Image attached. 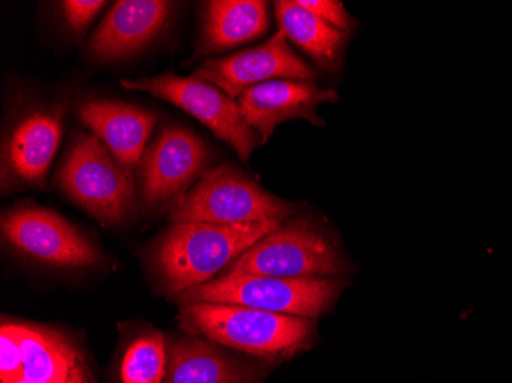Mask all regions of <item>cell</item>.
<instances>
[{"mask_svg":"<svg viewBox=\"0 0 512 383\" xmlns=\"http://www.w3.org/2000/svg\"><path fill=\"white\" fill-rule=\"evenodd\" d=\"M80 118L126 171L134 175L142 163L157 117L125 103L89 102L80 109Z\"/></svg>","mask_w":512,"mask_h":383,"instance_id":"cell-13","label":"cell"},{"mask_svg":"<svg viewBox=\"0 0 512 383\" xmlns=\"http://www.w3.org/2000/svg\"><path fill=\"white\" fill-rule=\"evenodd\" d=\"M171 4L165 0H120L89 40L92 56L122 59L142 50L168 22Z\"/></svg>","mask_w":512,"mask_h":383,"instance_id":"cell-12","label":"cell"},{"mask_svg":"<svg viewBox=\"0 0 512 383\" xmlns=\"http://www.w3.org/2000/svg\"><path fill=\"white\" fill-rule=\"evenodd\" d=\"M23 377V351L10 324L0 328V383H13Z\"/></svg>","mask_w":512,"mask_h":383,"instance_id":"cell-20","label":"cell"},{"mask_svg":"<svg viewBox=\"0 0 512 383\" xmlns=\"http://www.w3.org/2000/svg\"><path fill=\"white\" fill-rule=\"evenodd\" d=\"M68 380V379H66ZM13 383H60V382H34V380L25 379V377H20V379L14 380ZM65 383V382H63Z\"/></svg>","mask_w":512,"mask_h":383,"instance_id":"cell-24","label":"cell"},{"mask_svg":"<svg viewBox=\"0 0 512 383\" xmlns=\"http://www.w3.org/2000/svg\"><path fill=\"white\" fill-rule=\"evenodd\" d=\"M62 137L60 115L36 112L25 118L11 135V167L22 180L42 183L53 163Z\"/></svg>","mask_w":512,"mask_h":383,"instance_id":"cell-17","label":"cell"},{"mask_svg":"<svg viewBox=\"0 0 512 383\" xmlns=\"http://www.w3.org/2000/svg\"><path fill=\"white\" fill-rule=\"evenodd\" d=\"M344 272L338 247L321 227L299 217L264 236L224 272L227 276L332 278Z\"/></svg>","mask_w":512,"mask_h":383,"instance_id":"cell-5","label":"cell"},{"mask_svg":"<svg viewBox=\"0 0 512 383\" xmlns=\"http://www.w3.org/2000/svg\"><path fill=\"white\" fill-rule=\"evenodd\" d=\"M122 86L168 100L172 105L194 115L218 138L232 146L244 163L249 161L256 146L260 145V138L247 125L238 102L211 83L192 77L163 74L142 79H125L122 80Z\"/></svg>","mask_w":512,"mask_h":383,"instance_id":"cell-7","label":"cell"},{"mask_svg":"<svg viewBox=\"0 0 512 383\" xmlns=\"http://www.w3.org/2000/svg\"><path fill=\"white\" fill-rule=\"evenodd\" d=\"M279 28L302 51L324 68L338 63L347 34L302 8L298 2L281 0L275 4Z\"/></svg>","mask_w":512,"mask_h":383,"instance_id":"cell-18","label":"cell"},{"mask_svg":"<svg viewBox=\"0 0 512 383\" xmlns=\"http://www.w3.org/2000/svg\"><path fill=\"white\" fill-rule=\"evenodd\" d=\"M59 183L74 203L105 223H120L135 203L134 175L92 135H77Z\"/></svg>","mask_w":512,"mask_h":383,"instance_id":"cell-6","label":"cell"},{"mask_svg":"<svg viewBox=\"0 0 512 383\" xmlns=\"http://www.w3.org/2000/svg\"><path fill=\"white\" fill-rule=\"evenodd\" d=\"M302 8L318 16L319 19L329 23L336 30L348 31L353 22L350 14L345 11L344 5L338 0H296Z\"/></svg>","mask_w":512,"mask_h":383,"instance_id":"cell-21","label":"cell"},{"mask_svg":"<svg viewBox=\"0 0 512 383\" xmlns=\"http://www.w3.org/2000/svg\"><path fill=\"white\" fill-rule=\"evenodd\" d=\"M333 278H276V276H221L175 296L181 304L241 305L278 315L315 319L329 310L341 293Z\"/></svg>","mask_w":512,"mask_h":383,"instance_id":"cell-3","label":"cell"},{"mask_svg":"<svg viewBox=\"0 0 512 383\" xmlns=\"http://www.w3.org/2000/svg\"><path fill=\"white\" fill-rule=\"evenodd\" d=\"M207 161L209 151L194 132L184 128L163 129L140 163V192L146 206H165L180 200L204 171Z\"/></svg>","mask_w":512,"mask_h":383,"instance_id":"cell-9","label":"cell"},{"mask_svg":"<svg viewBox=\"0 0 512 383\" xmlns=\"http://www.w3.org/2000/svg\"><path fill=\"white\" fill-rule=\"evenodd\" d=\"M264 373L203 339H181L168 351L163 383H260Z\"/></svg>","mask_w":512,"mask_h":383,"instance_id":"cell-14","label":"cell"},{"mask_svg":"<svg viewBox=\"0 0 512 383\" xmlns=\"http://www.w3.org/2000/svg\"><path fill=\"white\" fill-rule=\"evenodd\" d=\"M336 100V91L318 88L312 82L272 80L244 91L238 97V105L247 125L260 134L261 143H267L276 126L293 118L324 125L316 115V108Z\"/></svg>","mask_w":512,"mask_h":383,"instance_id":"cell-11","label":"cell"},{"mask_svg":"<svg viewBox=\"0 0 512 383\" xmlns=\"http://www.w3.org/2000/svg\"><path fill=\"white\" fill-rule=\"evenodd\" d=\"M279 226V221L238 226L172 224L155 249V269L166 290L178 296L211 281L224 267L230 266V262Z\"/></svg>","mask_w":512,"mask_h":383,"instance_id":"cell-1","label":"cell"},{"mask_svg":"<svg viewBox=\"0 0 512 383\" xmlns=\"http://www.w3.org/2000/svg\"><path fill=\"white\" fill-rule=\"evenodd\" d=\"M168 368V351L160 333L135 339L122 362L123 383H163Z\"/></svg>","mask_w":512,"mask_h":383,"instance_id":"cell-19","label":"cell"},{"mask_svg":"<svg viewBox=\"0 0 512 383\" xmlns=\"http://www.w3.org/2000/svg\"><path fill=\"white\" fill-rule=\"evenodd\" d=\"M293 204L279 200L260 184L224 164L206 172L171 209L172 224L207 223L220 226L266 223L289 218Z\"/></svg>","mask_w":512,"mask_h":383,"instance_id":"cell-4","label":"cell"},{"mask_svg":"<svg viewBox=\"0 0 512 383\" xmlns=\"http://www.w3.org/2000/svg\"><path fill=\"white\" fill-rule=\"evenodd\" d=\"M65 383H89L88 376H86L85 365L82 364V361L69 373L68 380H66Z\"/></svg>","mask_w":512,"mask_h":383,"instance_id":"cell-23","label":"cell"},{"mask_svg":"<svg viewBox=\"0 0 512 383\" xmlns=\"http://www.w3.org/2000/svg\"><path fill=\"white\" fill-rule=\"evenodd\" d=\"M181 324L207 341L264 359H286L312 339V319L278 315L241 305L181 304Z\"/></svg>","mask_w":512,"mask_h":383,"instance_id":"cell-2","label":"cell"},{"mask_svg":"<svg viewBox=\"0 0 512 383\" xmlns=\"http://www.w3.org/2000/svg\"><path fill=\"white\" fill-rule=\"evenodd\" d=\"M204 14L203 50H230L252 42L269 30V13L263 0H214Z\"/></svg>","mask_w":512,"mask_h":383,"instance_id":"cell-15","label":"cell"},{"mask_svg":"<svg viewBox=\"0 0 512 383\" xmlns=\"http://www.w3.org/2000/svg\"><path fill=\"white\" fill-rule=\"evenodd\" d=\"M2 233L11 246L43 264L88 267L99 262V253L88 239L50 210L7 213L2 220Z\"/></svg>","mask_w":512,"mask_h":383,"instance_id":"cell-10","label":"cell"},{"mask_svg":"<svg viewBox=\"0 0 512 383\" xmlns=\"http://www.w3.org/2000/svg\"><path fill=\"white\" fill-rule=\"evenodd\" d=\"M63 16L74 31H82L100 13L106 2L103 0H66L62 2Z\"/></svg>","mask_w":512,"mask_h":383,"instance_id":"cell-22","label":"cell"},{"mask_svg":"<svg viewBox=\"0 0 512 383\" xmlns=\"http://www.w3.org/2000/svg\"><path fill=\"white\" fill-rule=\"evenodd\" d=\"M192 79L211 83L229 97H240L244 91L272 80L312 82L316 74L289 46L286 34L279 30L263 45L252 50L207 60L192 74Z\"/></svg>","mask_w":512,"mask_h":383,"instance_id":"cell-8","label":"cell"},{"mask_svg":"<svg viewBox=\"0 0 512 383\" xmlns=\"http://www.w3.org/2000/svg\"><path fill=\"white\" fill-rule=\"evenodd\" d=\"M23 351V377L34 382H66L80 362L79 351L59 331L37 325L11 324Z\"/></svg>","mask_w":512,"mask_h":383,"instance_id":"cell-16","label":"cell"}]
</instances>
